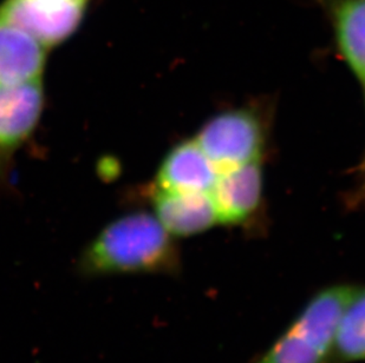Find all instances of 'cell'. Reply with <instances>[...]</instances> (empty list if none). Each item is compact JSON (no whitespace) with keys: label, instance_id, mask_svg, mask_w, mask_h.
I'll use <instances>...</instances> for the list:
<instances>
[{"label":"cell","instance_id":"1","mask_svg":"<svg viewBox=\"0 0 365 363\" xmlns=\"http://www.w3.org/2000/svg\"><path fill=\"white\" fill-rule=\"evenodd\" d=\"M83 278L165 275L181 271L179 248L154 214L131 211L104 226L77 258Z\"/></svg>","mask_w":365,"mask_h":363},{"label":"cell","instance_id":"2","mask_svg":"<svg viewBox=\"0 0 365 363\" xmlns=\"http://www.w3.org/2000/svg\"><path fill=\"white\" fill-rule=\"evenodd\" d=\"M356 288L337 283L314 293L255 363H330L341 314Z\"/></svg>","mask_w":365,"mask_h":363},{"label":"cell","instance_id":"3","mask_svg":"<svg viewBox=\"0 0 365 363\" xmlns=\"http://www.w3.org/2000/svg\"><path fill=\"white\" fill-rule=\"evenodd\" d=\"M194 140L222 172L260 161L266 125L253 107H239L212 117Z\"/></svg>","mask_w":365,"mask_h":363},{"label":"cell","instance_id":"4","mask_svg":"<svg viewBox=\"0 0 365 363\" xmlns=\"http://www.w3.org/2000/svg\"><path fill=\"white\" fill-rule=\"evenodd\" d=\"M44 104L41 79L0 86V185L7 179L14 154L38 125Z\"/></svg>","mask_w":365,"mask_h":363},{"label":"cell","instance_id":"5","mask_svg":"<svg viewBox=\"0 0 365 363\" xmlns=\"http://www.w3.org/2000/svg\"><path fill=\"white\" fill-rule=\"evenodd\" d=\"M86 4H53L43 0H4L0 18L36 38L45 48L62 44L78 30Z\"/></svg>","mask_w":365,"mask_h":363},{"label":"cell","instance_id":"6","mask_svg":"<svg viewBox=\"0 0 365 363\" xmlns=\"http://www.w3.org/2000/svg\"><path fill=\"white\" fill-rule=\"evenodd\" d=\"M210 196L217 222L227 226H242L258 213L262 202V172L260 161L219 174Z\"/></svg>","mask_w":365,"mask_h":363},{"label":"cell","instance_id":"7","mask_svg":"<svg viewBox=\"0 0 365 363\" xmlns=\"http://www.w3.org/2000/svg\"><path fill=\"white\" fill-rule=\"evenodd\" d=\"M220 170L195 140L175 145L165 154L153 188L170 192H210Z\"/></svg>","mask_w":365,"mask_h":363},{"label":"cell","instance_id":"8","mask_svg":"<svg viewBox=\"0 0 365 363\" xmlns=\"http://www.w3.org/2000/svg\"><path fill=\"white\" fill-rule=\"evenodd\" d=\"M153 214L173 237L205 233L217 222L210 192H170L152 189Z\"/></svg>","mask_w":365,"mask_h":363},{"label":"cell","instance_id":"9","mask_svg":"<svg viewBox=\"0 0 365 363\" xmlns=\"http://www.w3.org/2000/svg\"><path fill=\"white\" fill-rule=\"evenodd\" d=\"M46 51L30 33L0 18V86L41 79Z\"/></svg>","mask_w":365,"mask_h":363},{"label":"cell","instance_id":"10","mask_svg":"<svg viewBox=\"0 0 365 363\" xmlns=\"http://www.w3.org/2000/svg\"><path fill=\"white\" fill-rule=\"evenodd\" d=\"M330 21L338 51L365 83V0H314Z\"/></svg>","mask_w":365,"mask_h":363},{"label":"cell","instance_id":"11","mask_svg":"<svg viewBox=\"0 0 365 363\" xmlns=\"http://www.w3.org/2000/svg\"><path fill=\"white\" fill-rule=\"evenodd\" d=\"M365 361V285H357L338 325L330 363Z\"/></svg>","mask_w":365,"mask_h":363},{"label":"cell","instance_id":"12","mask_svg":"<svg viewBox=\"0 0 365 363\" xmlns=\"http://www.w3.org/2000/svg\"><path fill=\"white\" fill-rule=\"evenodd\" d=\"M43 1L53 4H86V5H89L90 3V0H43Z\"/></svg>","mask_w":365,"mask_h":363},{"label":"cell","instance_id":"13","mask_svg":"<svg viewBox=\"0 0 365 363\" xmlns=\"http://www.w3.org/2000/svg\"><path fill=\"white\" fill-rule=\"evenodd\" d=\"M363 172L365 174V159L364 162H363Z\"/></svg>","mask_w":365,"mask_h":363},{"label":"cell","instance_id":"14","mask_svg":"<svg viewBox=\"0 0 365 363\" xmlns=\"http://www.w3.org/2000/svg\"><path fill=\"white\" fill-rule=\"evenodd\" d=\"M364 84H365V83H364Z\"/></svg>","mask_w":365,"mask_h":363}]
</instances>
